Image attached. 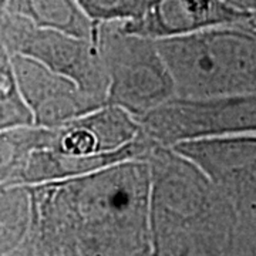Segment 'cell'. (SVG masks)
Wrapping results in <instances>:
<instances>
[{
	"label": "cell",
	"mask_w": 256,
	"mask_h": 256,
	"mask_svg": "<svg viewBox=\"0 0 256 256\" xmlns=\"http://www.w3.org/2000/svg\"><path fill=\"white\" fill-rule=\"evenodd\" d=\"M150 185L146 160H128L28 186L47 256H151Z\"/></svg>",
	"instance_id": "obj_1"
},
{
	"label": "cell",
	"mask_w": 256,
	"mask_h": 256,
	"mask_svg": "<svg viewBox=\"0 0 256 256\" xmlns=\"http://www.w3.org/2000/svg\"><path fill=\"white\" fill-rule=\"evenodd\" d=\"M146 161L151 256H224L236 220L226 196L172 146L154 142Z\"/></svg>",
	"instance_id": "obj_2"
},
{
	"label": "cell",
	"mask_w": 256,
	"mask_h": 256,
	"mask_svg": "<svg viewBox=\"0 0 256 256\" xmlns=\"http://www.w3.org/2000/svg\"><path fill=\"white\" fill-rule=\"evenodd\" d=\"M175 97L208 98L256 92V30L245 23L156 42Z\"/></svg>",
	"instance_id": "obj_3"
},
{
	"label": "cell",
	"mask_w": 256,
	"mask_h": 256,
	"mask_svg": "<svg viewBox=\"0 0 256 256\" xmlns=\"http://www.w3.org/2000/svg\"><path fill=\"white\" fill-rule=\"evenodd\" d=\"M96 46L107 76V104L137 120L175 97L174 82L156 40L101 24Z\"/></svg>",
	"instance_id": "obj_4"
},
{
	"label": "cell",
	"mask_w": 256,
	"mask_h": 256,
	"mask_svg": "<svg viewBox=\"0 0 256 256\" xmlns=\"http://www.w3.org/2000/svg\"><path fill=\"white\" fill-rule=\"evenodd\" d=\"M137 121L144 136L165 146L256 134V92L208 98L174 97Z\"/></svg>",
	"instance_id": "obj_5"
},
{
	"label": "cell",
	"mask_w": 256,
	"mask_h": 256,
	"mask_svg": "<svg viewBox=\"0 0 256 256\" xmlns=\"http://www.w3.org/2000/svg\"><path fill=\"white\" fill-rule=\"evenodd\" d=\"M0 44L9 54L33 58L73 80L84 92L107 104V76L96 42L50 28H38L4 12L0 16Z\"/></svg>",
	"instance_id": "obj_6"
},
{
	"label": "cell",
	"mask_w": 256,
	"mask_h": 256,
	"mask_svg": "<svg viewBox=\"0 0 256 256\" xmlns=\"http://www.w3.org/2000/svg\"><path fill=\"white\" fill-rule=\"evenodd\" d=\"M230 202L236 218L256 216V134L176 144Z\"/></svg>",
	"instance_id": "obj_7"
},
{
	"label": "cell",
	"mask_w": 256,
	"mask_h": 256,
	"mask_svg": "<svg viewBox=\"0 0 256 256\" xmlns=\"http://www.w3.org/2000/svg\"><path fill=\"white\" fill-rule=\"evenodd\" d=\"M18 90L37 127H57L107 106L33 58L10 54Z\"/></svg>",
	"instance_id": "obj_8"
},
{
	"label": "cell",
	"mask_w": 256,
	"mask_h": 256,
	"mask_svg": "<svg viewBox=\"0 0 256 256\" xmlns=\"http://www.w3.org/2000/svg\"><path fill=\"white\" fill-rule=\"evenodd\" d=\"M248 18L222 0H142L137 16L118 24L128 34L158 42L245 23Z\"/></svg>",
	"instance_id": "obj_9"
},
{
	"label": "cell",
	"mask_w": 256,
	"mask_h": 256,
	"mask_svg": "<svg viewBox=\"0 0 256 256\" xmlns=\"http://www.w3.org/2000/svg\"><path fill=\"white\" fill-rule=\"evenodd\" d=\"M140 134L137 120L127 111L107 104L62 126L48 128L46 148L72 158H90L117 151Z\"/></svg>",
	"instance_id": "obj_10"
},
{
	"label": "cell",
	"mask_w": 256,
	"mask_h": 256,
	"mask_svg": "<svg viewBox=\"0 0 256 256\" xmlns=\"http://www.w3.org/2000/svg\"><path fill=\"white\" fill-rule=\"evenodd\" d=\"M6 12L24 18L34 28L96 42L98 28L82 14L76 0H9Z\"/></svg>",
	"instance_id": "obj_11"
},
{
	"label": "cell",
	"mask_w": 256,
	"mask_h": 256,
	"mask_svg": "<svg viewBox=\"0 0 256 256\" xmlns=\"http://www.w3.org/2000/svg\"><path fill=\"white\" fill-rule=\"evenodd\" d=\"M48 128L26 126L0 132V186L20 185L33 151L46 148Z\"/></svg>",
	"instance_id": "obj_12"
},
{
	"label": "cell",
	"mask_w": 256,
	"mask_h": 256,
	"mask_svg": "<svg viewBox=\"0 0 256 256\" xmlns=\"http://www.w3.org/2000/svg\"><path fill=\"white\" fill-rule=\"evenodd\" d=\"M33 225V200L28 186H0V256L28 238Z\"/></svg>",
	"instance_id": "obj_13"
},
{
	"label": "cell",
	"mask_w": 256,
	"mask_h": 256,
	"mask_svg": "<svg viewBox=\"0 0 256 256\" xmlns=\"http://www.w3.org/2000/svg\"><path fill=\"white\" fill-rule=\"evenodd\" d=\"M26 126H34L33 116L20 94L10 54L0 44V132Z\"/></svg>",
	"instance_id": "obj_14"
},
{
	"label": "cell",
	"mask_w": 256,
	"mask_h": 256,
	"mask_svg": "<svg viewBox=\"0 0 256 256\" xmlns=\"http://www.w3.org/2000/svg\"><path fill=\"white\" fill-rule=\"evenodd\" d=\"M142 0H76L82 14L94 26L126 23L136 18Z\"/></svg>",
	"instance_id": "obj_15"
},
{
	"label": "cell",
	"mask_w": 256,
	"mask_h": 256,
	"mask_svg": "<svg viewBox=\"0 0 256 256\" xmlns=\"http://www.w3.org/2000/svg\"><path fill=\"white\" fill-rule=\"evenodd\" d=\"M224 256H256V216L235 220Z\"/></svg>",
	"instance_id": "obj_16"
},
{
	"label": "cell",
	"mask_w": 256,
	"mask_h": 256,
	"mask_svg": "<svg viewBox=\"0 0 256 256\" xmlns=\"http://www.w3.org/2000/svg\"><path fill=\"white\" fill-rule=\"evenodd\" d=\"M4 256H47V254L43 245L40 244L38 238H37L36 232H34L33 225H32L28 238L24 239L16 249H13L12 252Z\"/></svg>",
	"instance_id": "obj_17"
},
{
	"label": "cell",
	"mask_w": 256,
	"mask_h": 256,
	"mask_svg": "<svg viewBox=\"0 0 256 256\" xmlns=\"http://www.w3.org/2000/svg\"><path fill=\"white\" fill-rule=\"evenodd\" d=\"M222 2H225L228 6L246 14L256 12V0H222Z\"/></svg>",
	"instance_id": "obj_18"
},
{
	"label": "cell",
	"mask_w": 256,
	"mask_h": 256,
	"mask_svg": "<svg viewBox=\"0 0 256 256\" xmlns=\"http://www.w3.org/2000/svg\"><path fill=\"white\" fill-rule=\"evenodd\" d=\"M245 24H246V26H249L250 28L256 30V12H254V13H250V14H249V18H246Z\"/></svg>",
	"instance_id": "obj_19"
},
{
	"label": "cell",
	"mask_w": 256,
	"mask_h": 256,
	"mask_svg": "<svg viewBox=\"0 0 256 256\" xmlns=\"http://www.w3.org/2000/svg\"><path fill=\"white\" fill-rule=\"evenodd\" d=\"M8 3H9V0H0V16L8 9Z\"/></svg>",
	"instance_id": "obj_20"
}]
</instances>
